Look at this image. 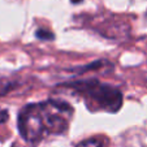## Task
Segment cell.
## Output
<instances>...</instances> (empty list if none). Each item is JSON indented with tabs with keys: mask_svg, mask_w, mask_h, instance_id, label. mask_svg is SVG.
Returning <instances> with one entry per match:
<instances>
[{
	"mask_svg": "<svg viewBox=\"0 0 147 147\" xmlns=\"http://www.w3.org/2000/svg\"><path fill=\"white\" fill-rule=\"evenodd\" d=\"M36 38L43 39V40H50V39H53V34L50 33V31H47V30L39 29V30H36Z\"/></svg>",
	"mask_w": 147,
	"mask_h": 147,
	"instance_id": "4",
	"label": "cell"
},
{
	"mask_svg": "<svg viewBox=\"0 0 147 147\" xmlns=\"http://www.w3.org/2000/svg\"><path fill=\"white\" fill-rule=\"evenodd\" d=\"M38 112L45 136L67 131L73 116V108L61 100H46L38 103Z\"/></svg>",
	"mask_w": 147,
	"mask_h": 147,
	"instance_id": "2",
	"label": "cell"
},
{
	"mask_svg": "<svg viewBox=\"0 0 147 147\" xmlns=\"http://www.w3.org/2000/svg\"><path fill=\"white\" fill-rule=\"evenodd\" d=\"M8 120V112L7 111H0V124H3Z\"/></svg>",
	"mask_w": 147,
	"mask_h": 147,
	"instance_id": "5",
	"label": "cell"
},
{
	"mask_svg": "<svg viewBox=\"0 0 147 147\" xmlns=\"http://www.w3.org/2000/svg\"><path fill=\"white\" fill-rule=\"evenodd\" d=\"M77 94H81L87 106L95 111H106L115 113L122 106V95L116 87L100 83L95 80L81 81L68 85Z\"/></svg>",
	"mask_w": 147,
	"mask_h": 147,
	"instance_id": "1",
	"label": "cell"
},
{
	"mask_svg": "<svg viewBox=\"0 0 147 147\" xmlns=\"http://www.w3.org/2000/svg\"><path fill=\"white\" fill-rule=\"evenodd\" d=\"M70 1H72V3H76V4H77V3H81L82 0H70Z\"/></svg>",
	"mask_w": 147,
	"mask_h": 147,
	"instance_id": "6",
	"label": "cell"
},
{
	"mask_svg": "<svg viewBox=\"0 0 147 147\" xmlns=\"http://www.w3.org/2000/svg\"><path fill=\"white\" fill-rule=\"evenodd\" d=\"M77 147H103V146L98 139H87V141L81 142Z\"/></svg>",
	"mask_w": 147,
	"mask_h": 147,
	"instance_id": "3",
	"label": "cell"
}]
</instances>
